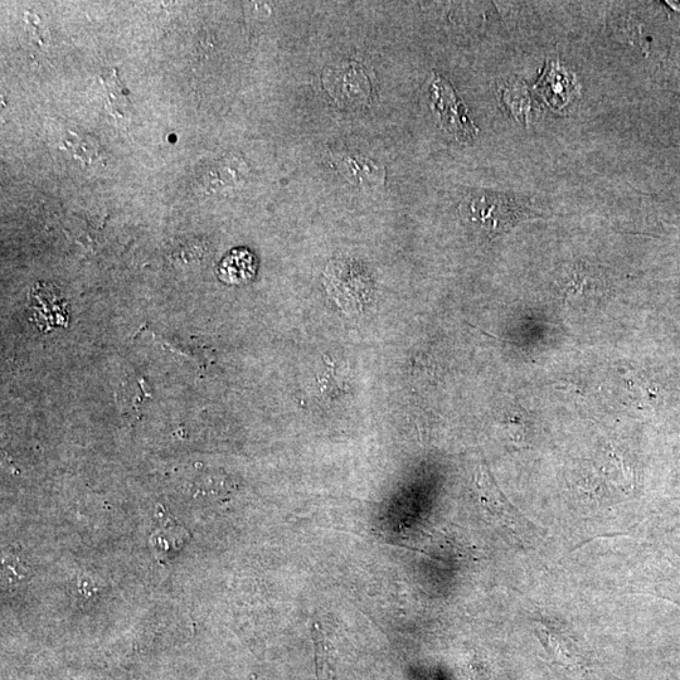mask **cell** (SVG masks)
<instances>
[{
	"instance_id": "obj_1",
	"label": "cell",
	"mask_w": 680,
	"mask_h": 680,
	"mask_svg": "<svg viewBox=\"0 0 680 680\" xmlns=\"http://www.w3.org/2000/svg\"><path fill=\"white\" fill-rule=\"evenodd\" d=\"M460 211L471 226L490 235L509 231L531 213L517 198L493 192L469 194L461 202Z\"/></svg>"
},
{
	"instance_id": "obj_2",
	"label": "cell",
	"mask_w": 680,
	"mask_h": 680,
	"mask_svg": "<svg viewBox=\"0 0 680 680\" xmlns=\"http://www.w3.org/2000/svg\"><path fill=\"white\" fill-rule=\"evenodd\" d=\"M325 89L342 108L358 110L369 105L371 80L356 62H340L324 71Z\"/></svg>"
},
{
	"instance_id": "obj_3",
	"label": "cell",
	"mask_w": 680,
	"mask_h": 680,
	"mask_svg": "<svg viewBox=\"0 0 680 680\" xmlns=\"http://www.w3.org/2000/svg\"><path fill=\"white\" fill-rule=\"evenodd\" d=\"M431 101L436 114L439 115L442 128L454 135L461 142L474 138L478 130L469 119L463 102L453 87L442 77H436L430 87Z\"/></svg>"
},
{
	"instance_id": "obj_4",
	"label": "cell",
	"mask_w": 680,
	"mask_h": 680,
	"mask_svg": "<svg viewBox=\"0 0 680 680\" xmlns=\"http://www.w3.org/2000/svg\"><path fill=\"white\" fill-rule=\"evenodd\" d=\"M29 314L32 322L42 332L65 328L68 324L67 301L57 286L50 283H38L33 286L29 295Z\"/></svg>"
},
{
	"instance_id": "obj_5",
	"label": "cell",
	"mask_w": 680,
	"mask_h": 680,
	"mask_svg": "<svg viewBox=\"0 0 680 680\" xmlns=\"http://www.w3.org/2000/svg\"><path fill=\"white\" fill-rule=\"evenodd\" d=\"M332 159L338 172L356 186L373 188L383 186L385 183V169L366 155L352 152L337 153Z\"/></svg>"
},
{
	"instance_id": "obj_6",
	"label": "cell",
	"mask_w": 680,
	"mask_h": 680,
	"mask_svg": "<svg viewBox=\"0 0 680 680\" xmlns=\"http://www.w3.org/2000/svg\"><path fill=\"white\" fill-rule=\"evenodd\" d=\"M256 272V256L245 247L228 252L217 267L218 278L228 285L250 283L255 278Z\"/></svg>"
},
{
	"instance_id": "obj_7",
	"label": "cell",
	"mask_w": 680,
	"mask_h": 680,
	"mask_svg": "<svg viewBox=\"0 0 680 680\" xmlns=\"http://www.w3.org/2000/svg\"><path fill=\"white\" fill-rule=\"evenodd\" d=\"M188 539V532L182 527H165L159 529L150 538L154 555L159 562H168L176 557Z\"/></svg>"
},
{
	"instance_id": "obj_8",
	"label": "cell",
	"mask_w": 680,
	"mask_h": 680,
	"mask_svg": "<svg viewBox=\"0 0 680 680\" xmlns=\"http://www.w3.org/2000/svg\"><path fill=\"white\" fill-rule=\"evenodd\" d=\"M571 82L567 79L565 72H561L558 67H547L546 74L539 81V89L551 104L565 102L570 95Z\"/></svg>"
},
{
	"instance_id": "obj_9",
	"label": "cell",
	"mask_w": 680,
	"mask_h": 680,
	"mask_svg": "<svg viewBox=\"0 0 680 680\" xmlns=\"http://www.w3.org/2000/svg\"><path fill=\"white\" fill-rule=\"evenodd\" d=\"M28 567L19 562L17 558H7L3 561V580L7 584H21L27 580Z\"/></svg>"
}]
</instances>
